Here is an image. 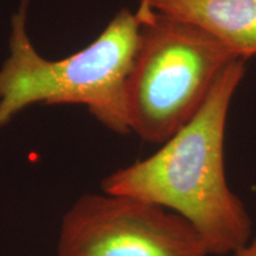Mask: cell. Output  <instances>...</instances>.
<instances>
[{"label": "cell", "instance_id": "obj_3", "mask_svg": "<svg viewBox=\"0 0 256 256\" xmlns=\"http://www.w3.org/2000/svg\"><path fill=\"white\" fill-rule=\"evenodd\" d=\"M136 17L140 34L127 81L128 124L144 142L162 145L197 113L220 72L238 57L188 22L154 11Z\"/></svg>", "mask_w": 256, "mask_h": 256}, {"label": "cell", "instance_id": "obj_5", "mask_svg": "<svg viewBox=\"0 0 256 256\" xmlns=\"http://www.w3.org/2000/svg\"><path fill=\"white\" fill-rule=\"evenodd\" d=\"M147 11L203 28L238 58L256 55V0H140L136 12Z\"/></svg>", "mask_w": 256, "mask_h": 256}, {"label": "cell", "instance_id": "obj_2", "mask_svg": "<svg viewBox=\"0 0 256 256\" xmlns=\"http://www.w3.org/2000/svg\"><path fill=\"white\" fill-rule=\"evenodd\" d=\"M28 0L11 20L8 57L0 68V127L34 104H82L98 122L130 133L127 81L138 49L140 20L122 8L84 49L66 58H44L26 28Z\"/></svg>", "mask_w": 256, "mask_h": 256}, {"label": "cell", "instance_id": "obj_1", "mask_svg": "<svg viewBox=\"0 0 256 256\" xmlns=\"http://www.w3.org/2000/svg\"><path fill=\"white\" fill-rule=\"evenodd\" d=\"M244 60L220 72L197 113L148 158L107 176L102 191L174 211L196 229L211 256H226L252 240L247 208L228 183L224 139L229 108L244 76Z\"/></svg>", "mask_w": 256, "mask_h": 256}, {"label": "cell", "instance_id": "obj_4", "mask_svg": "<svg viewBox=\"0 0 256 256\" xmlns=\"http://www.w3.org/2000/svg\"><path fill=\"white\" fill-rule=\"evenodd\" d=\"M58 256H211L174 211L126 194H87L66 211Z\"/></svg>", "mask_w": 256, "mask_h": 256}, {"label": "cell", "instance_id": "obj_6", "mask_svg": "<svg viewBox=\"0 0 256 256\" xmlns=\"http://www.w3.org/2000/svg\"><path fill=\"white\" fill-rule=\"evenodd\" d=\"M232 256H256V238H252L247 244L234 252Z\"/></svg>", "mask_w": 256, "mask_h": 256}]
</instances>
